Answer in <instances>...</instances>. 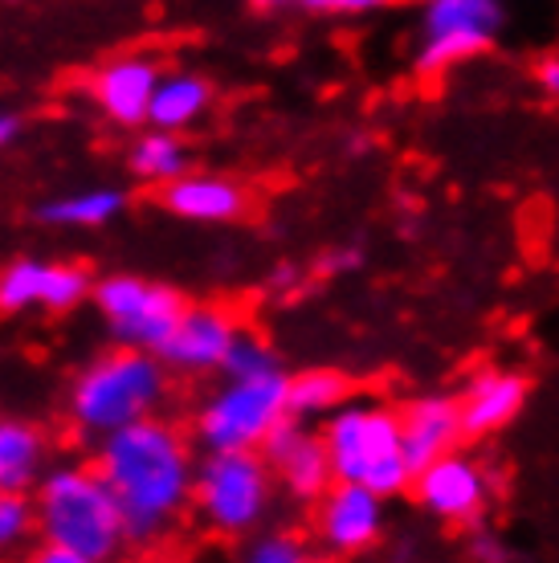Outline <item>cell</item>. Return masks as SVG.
<instances>
[{"mask_svg":"<svg viewBox=\"0 0 559 563\" xmlns=\"http://www.w3.org/2000/svg\"><path fill=\"white\" fill-rule=\"evenodd\" d=\"M95 465L123 507L131 548H160L193 507L196 453L176 421L147 417L102 437Z\"/></svg>","mask_w":559,"mask_h":563,"instance_id":"obj_1","label":"cell"},{"mask_svg":"<svg viewBox=\"0 0 559 563\" xmlns=\"http://www.w3.org/2000/svg\"><path fill=\"white\" fill-rule=\"evenodd\" d=\"M37 543L78 551L95 563H119L131 548L123 507L98 465H54L33 490Z\"/></svg>","mask_w":559,"mask_h":563,"instance_id":"obj_2","label":"cell"},{"mask_svg":"<svg viewBox=\"0 0 559 563\" xmlns=\"http://www.w3.org/2000/svg\"><path fill=\"white\" fill-rule=\"evenodd\" d=\"M164 400H168L164 360L155 352H140V347H114L78 372L66 409H70L78 433L102 441L127 424L160 417Z\"/></svg>","mask_w":559,"mask_h":563,"instance_id":"obj_3","label":"cell"},{"mask_svg":"<svg viewBox=\"0 0 559 563\" xmlns=\"http://www.w3.org/2000/svg\"><path fill=\"white\" fill-rule=\"evenodd\" d=\"M336 482H351L380 498L413 490V465L401 437V409L384 400H348L322 421Z\"/></svg>","mask_w":559,"mask_h":563,"instance_id":"obj_4","label":"cell"},{"mask_svg":"<svg viewBox=\"0 0 559 563\" xmlns=\"http://www.w3.org/2000/svg\"><path fill=\"white\" fill-rule=\"evenodd\" d=\"M274 470L257 453H205L196 462L193 510L200 527L221 539H245L274 507Z\"/></svg>","mask_w":559,"mask_h":563,"instance_id":"obj_5","label":"cell"},{"mask_svg":"<svg viewBox=\"0 0 559 563\" xmlns=\"http://www.w3.org/2000/svg\"><path fill=\"white\" fill-rule=\"evenodd\" d=\"M291 417V376L224 380V388L196 409L193 441L205 453H257L270 433Z\"/></svg>","mask_w":559,"mask_h":563,"instance_id":"obj_6","label":"cell"},{"mask_svg":"<svg viewBox=\"0 0 559 563\" xmlns=\"http://www.w3.org/2000/svg\"><path fill=\"white\" fill-rule=\"evenodd\" d=\"M506 9L503 0H429L420 4L413 66L425 78L458 70L503 37Z\"/></svg>","mask_w":559,"mask_h":563,"instance_id":"obj_7","label":"cell"},{"mask_svg":"<svg viewBox=\"0 0 559 563\" xmlns=\"http://www.w3.org/2000/svg\"><path fill=\"white\" fill-rule=\"evenodd\" d=\"M95 307L102 323L111 327V335L119 339V347L160 352L188 302L172 286L135 278V274H114L95 282Z\"/></svg>","mask_w":559,"mask_h":563,"instance_id":"obj_8","label":"cell"},{"mask_svg":"<svg viewBox=\"0 0 559 563\" xmlns=\"http://www.w3.org/2000/svg\"><path fill=\"white\" fill-rule=\"evenodd\" d=\"M408 494L437 522H449V527H482V515L490 510V498H494V478H490V470L478 462L474 453L453 450L446 457L429 462L425 470H417Z\"/></svg>","mask_w":559,"mask_h":563,"instance_id":"obj_9","label":"cell"},{"mask_svg":"<svg viewBox=\"0 0 559 563\" xmlns=\"http://www.w3.org/2000/svg\"><path fill=\"white\" fill-rule=\"evenodd\" d=\"M262 457L274 470V482L291 494L294 503L315 507L322 494L336 486V470H331V457H327L322 429H310L307 421L286 417L262 445Z\"/></svg>","mask_w":559,"mask_h":563,"instance_id":"obj_10","label":"cell"},{"mask_svg":"<svg viewBox=\"0 0 559 563\" xmlns=\"http://www.w3.org/2000/svg\"><path fill=\"white\" fill-rule=\"evenodd\" d=\"M384 503L380 494L351 486V482H336L331 490L315 503V543L327 555H360L372 551L384 536Z\"/></svg>","mask_w":559,"mask_h":563,"instance_id":"obj_11","label":"cell"},{"mask_svg":"<svg viewBox=\"0 0 559 563\" xmlns=\"http://www.w3.org/2000/svg\"><path fill=\"white\" fill-rule=\"evenodd\" d=\"M241 331L245 327L238 323V314L229 307H184L176 331H172L168 343L155 355L164 360L168 372L209 376V372H221L224 367Z\"/></svg>","mask_w":559,"mask_h":563,"instance_id":"obj_12","label":"cell"},{"mask_svg":"<svg viewBox=\"0 0 559 563\" xmlns=\"http://www.w3.org/2000/svg\"><path fill=\"white\" fill-rule=\"evenodd\" d=\"M95 298V282L83 266H57V262H13L0 269V314L21 310H74Z\"/></svg>","mask_w":559,"mask_h":563,"instance_id":"obj_13","label":"cell"},{"mask_svg":"<svg viewBox=\"0 0 559 563\" xmlns=\"http://www.w3.org/2000/svg\"><path fill=\"white\" fill-rule=\"evenodd\" d=\"M531 400V380L515 372V367H478L474 376L462 384L458 393V409H462V424L470 441H482V437H494L511 429V424L523 417Z\"/></svg>","mask_w":559,"mask_h":563,"instance_id":"obj_14","label":"cell"},{"mask_svg":"<svg viewBox=\"0 0 559 563\" xmlns=\"http://www.w3.org/2000/svg\"><path fill=\"white\" fill-rule=\"evenodd\" d=\"M164 70L160 62L147 54H127L107 62L102 70L90 78V102L111 119L114 128H143L152 114L155 86Z\"/></svg>","mask_w":559,"mask_h":563,"instance_id":"obj_15","label":"cell"},{"mask_svg":"<svg viewBox=\"0 0 559 563\" xmlns=\"http://www.w3.org/2000/svg\"><path fill=\"white\" fill-rule=\"evenodd\" d=\"M401 437H405L413 478H417V470H425L429 462H437V457H446V453H453V450H462L465 424H462V409H458V396H449V393L413 396L405 409H401Z\"/></svg>","mask_w":559,"mask_h":563,"instance_id":"obj_16","label":"cell"},{"mask_svg":"<svg viewBox=\"0 0 559 563\" xmlns=\"http://www.w3.org/2000/svg\"><path fill=\"white\" fill-rule=\"evenodd\" d=\"M160 205L184 221L224 225V221H238L250 212V192H245V184L217 176V172H188L160 188Z\"/></svg>","mask_w":559,"mask_h":563,"instance_id":"obj_17","label":"cell"},{"mask_svg":"<svg viewBox=\"0 0 559 563\" xmlns=\"http://www.w3.org/2000/svg\"><path fill=\"white\" fill-rule=\"evenodd\" d=\"M50 474V441L33 421L0 417V494H33Z\"/></svg>","mask_w":559,"mask_h":563,"instance_id":"obj_18","label":"cell"},{"mask_svg":"<svg viewBox=\"0 0 559 563\" xmlns=\"http://www.w3.org/2000/svg\"><path fill=\"white\" fill-rule=\"evenodd\" d=\"M209 107H212V86L205 82L200 74L176 70V74H164L160 86H155L147 123H152L155 131H176V135H180V131L188 128V123H196Z\"/></svg>","mask_w":559,"mask_h":563,"instance_id":"obj_19","label":"cell"},{"mask_svg":"<svg viewBox=\"0 0 559 563\" xmlns=\"http://www.w3.org/2000/svg\"><path fill=\"white\" fill-rule=\"evenodd\" d=\"M351 400V384L336 367H307L291 376V417L294 421H327Z\"/></svg>","mask_w":559,"mask_h":563,"instance_id":"obj_20","label":"cell"},{"mask_svg":"<svg viewBox=\"0 0 559 563\" xmlns=\"http://www.w3.org/2000/svg\"><path fill=\"white\" fill-rule=\"evenodd\" d=\"M123 212V192L114 188H86V192H66V197L45 200L37 217L45 225L57 229H98L107 225L111 217Z\"/></svg>","mask_w":559,"mask_h":563,"instance_id":"obj_21","label":"cell"},{"mask_svg":"<svg viewBox=\"0 0 559 563\" xmlns=\"http://www.w3.org/2000/svg\"><path fill=\"white\" fill-rule=\"evenodd\" d=\"M131 172L140 176V180L147 184H172L180 180V176H188V147L180 143V135L176 131H143L140 140L131 143Z\"/></svg>","mask_w":559,"mask_h":563,"instance_id":"obj_22","label":"cell"},{"mask_svg":"<svg viewBox=\"0 0 559 563\" xmlns=\"http://www.w3.org/2000/svg\"><path fill=\"white\" fill-rule=\"evenodd\" d=\"M37 539L33 494H0V563L25 555Z\"/></svg>","mask_w":559,"mask_h":563,"instance_id":"obj_23","label":"cell"},{"mask_svg":"<svg viewBox=\"0 0 559 563\" xmlns=\"http://www.w3.org/2000/svg\"><path fill=\"white\" fill-rule=\"evenodd\" d=\"M221 372H224V380H262V376H274V372H282V367H278V355H274V347H270L266 339L241 331V339L233 343V352H229Z\"/></svg>","mask_w":559,"mask_h":563,"instance_id":"obj_24","label":"cell"},{"mask_svg":"<svg viewBox=\"0 0 559 563\" xmlns=\"http://www.w3.org/2000/svg\"><path fill=\"white\" fill-rule=\"evenodd\" d=\"M241 563H315V551L294 531H262L245 543Z\"/></svg>","mask_w":559,"mask_h":563,"instance_id":"obj_25","label":"cell"},{"mask_svg":"<svg viewBox=\"0 0 559 563\" xmlns=\"http://www.w3.org/2000/svg\"><path fill=\"white\" fill-rule=\"evenodd\" d=\"M364 266V250L360 245H336V250H327V254L315 262L322 278H343V274H355V269Z\"/></svg>","mask_w":559,"mask_h":563,"instance_id":"obj_26","label":"cell"},{"mask_svg":"<svg viewBox=\"0 0 559 563\" xmlns=\"http://www.w3.org/2000/svg\"><path fill=\"white\" fill-rule=\"evenodd\" d=\"M310 13H327V16H368L388 9L392 0H303Z\"/></svg>","mask_w":559,"mask_h":563,"instance_id":"obj_27","label":"cell"},{"mask_svg":"<svg viewBox=\"0 0 559 563\" xmlns=\"http://www.w3.org/2000/svg\"><path fill=\"white\" fill-rule=\"evenodd\" d=\"M474 536H470V555H474V563H506L511 555H506L503 539L494 536V531H486V527H470Z\"/></svg>","mask_w":559,"mask_h":563,"instance_id":"obj_28","label":"cell"},{"mask_svg":"<svg viewBox=\"0 0 559 563\" xmlns=\"http://www.w3.org/2000/svg\"><path fill=\"white\" fill-rule=\"evenodd\" d=\"M535 86H539L544 99L559 102V54L539 57V66H535Z\"/></svg>","mask_w":559,"mask_h":563,"instance_id":"obj_29","label":"cell"},{"mask_svg":"<svg viewBox=\"0 0 559 563\" xmlns=\"http://www.w3.org/2000/svg\"><path fill=\"white\" fill-rule=\"evenodd\" d=\"M21 563H95V560H86V555H78V551L54 548V543H33Z\"/></svg>","mask_w":559,"mask_h":563,"instance_id":"obj_30","label":"cell"},{"mask_svg":"<svg viewBox=\"0 0 559 563\" xmlns=\"http://www.w3.org/2000/svg\"><path fill=\"white\" fill-rule=\"evenodd\" d=\"M17 135H21V119H17L13 111H0V147L13 143Z\"/></svg>","mask_w":559,"mask_h":563,"instance_id":"obj_31","label":"cell"},{"mask_svg":"<svg viewBox=\"0 0 559 563\" xmlns=\"http://www.w3.org/2000/svg\"><path fill=\"white\" fill-rule=\"evenodd\" d=\"M274 290H294V286H298V269L294 266H282V269H274Z\"/></svg>","mask_w":559,"mask_h":563,"instance_id":"obj_32","label":"cell"},{"mask_svg":"<svg viewBox=\"0 0 559 563\" xmlns=\"http://www.w3.org/2000/svg\"><path fill=\"white\" fill-rule=\"evenodd\" d=\"M257 9H291V4H303V0H250Z\"/></svg>","mask_w":559,"mask_h":563,"instance_id":"obj_33","label":"cell"},{"mask_svg":"<svg viewBox=\"0 0 559 563\" xmlns=\"http://www.w3.org/2000/svg\"><path fill=\"white\" fill-rule=\"evenodd\" d=\"M417 4H429V0H417Z\"/></svg>","mask_w":559,"mask_h":563,"instance_id":"obj_34","label":"cell"}]
</instances>
